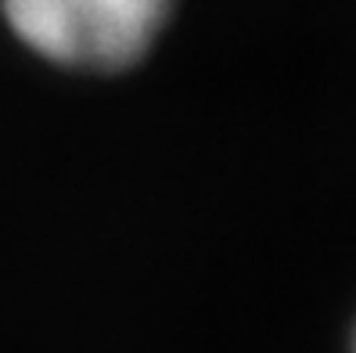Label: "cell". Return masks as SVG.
<instances>
[{
    "instance_id": "obj_2",
    "label": "cell",
    "mask_w": 356,
    "mask_h": 353,
    "mask_svg": "<svg viewBox=\"0 0 356 353\" xmlns=\"http://www.w3.org/2000/svg\"><path fill=\"white\" fill-rule=\"evenodd\" d=\"M353 353H356V328H353Z\"/></svg>"
},
{
    "instance_id": "obj_1",
    "label": "cell",
    "mask_w": 356,
    "mask_h": 353,
    "mask_svg": "<svg viewBox=\"0 0 356 353\" xmlns=\"http://www.w3.org/2000/svg\"><path fill=\"white\" fill-rule=\"evenodd\" d=\"M177 0H0L26 51L69 72H122L148 58Z\"/></svg>"
}]
</instances>
